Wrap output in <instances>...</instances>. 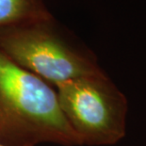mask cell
I'll use <instances>...</instances> for the list:
<instances>
[{"label": "cell", "instance_id": "1", "mask_svg": "<svg viewBox=\"0 0 146 146\" xmlns=\"http://www.w3.org/2000/svg\"><path fill=\"white\" fill-rule=\"evenodd\" d=\"M82 146L65 119L56 89L0 50V143Z\"/></svg>", "mask_w": 146, "mask_h": 146}, {"label": "cell", "instance_id": "2", "mask_svg": "<svg viewBox=\"0 0 146 146\" xmlns=\"http://www.w3.org/2000/svg\"><path fill=\"white\" fill-rule=\"evenodd\" d=\"M0 50L54 88L104 73L95 56L74 41L53 14L0 29Z\"/></svg>", "mask_w": 146, "mask_h": 146}, {"label": "cell", "instance_id": "3", "mask_svg": "<svg viewBox=\"0 0 146 146\" xmlns=\"http://www.w3.org/2000/svg\"><path fill=\"white\" fill-rule=\"evenodd\" d=\"M55 89L60 110L81 145L110 146L125 138L128 101L105 72Z\"/></svg>", "mask_w": 146, "mask_h": 146}, {"label": "cell", "instance_id": "4", "mask_svg": "<svg viewBox=\"0 0 146 146\" xmlns=\"http://www.w3.org/2000/svg\"><path fill=\"white\" fill-rule=\"evenodd\" d=\"M51 15L44 0H0V29Z\"/></svg>", "mask_w": 146, "mask_h": 146}, {"label": "cell", "instance_id": "5", "mask_svg": "<svg viewBox=\"0 0 146 146\" xmlns=\"http://www.w3.org/2000/svg\"><path fill=\"white\" fill-rule=\"evenodd\" d=\"M0 146H7V145H4V144H2V143H0Z\"/></svg>", "mask_w": 146, "mask_h": 146}]
</instances>
